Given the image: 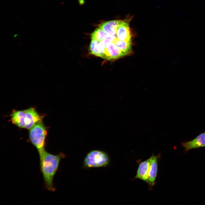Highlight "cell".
I'll return each mask as SVG.
<instances>
[{
  "mask_svg": "<svg viewBox=\"0 0 205 205\" xmlns=\"http://www.w3.org/2000/svg\"><path fill=\"white\" fill-rule=\"evenodd\" d=\"M65 157L62 152L55 155L46 150L39 157L40 171L43 176L44 187L47 190L51 192L56 190L54 178L58 170L61 160Z\"/></svg>",
  "mask_w": 205,
  "mask_h": 205,
  "instance_id": "6da1fadb",
  "label": "cell"
},
{
  "mask_svg": "<svg viewBox=\"0 0 205 205\" xmlns=\"http://www.w3.org/2000/svg\"><path fill=\"white\" fill-rule=\"evenodd\" d=\"M29 130L28 141L36 148L40 157L45 150L47 128L42 120L39 122Z\"/></svg>",
  "mask_w": 205,
  "mask_h": 205,
  "instance_id": "7a4b0ae2",
  "label": "cell"
},
{
  "mask_svg": "<svg viewBox=\"0 0 205 205\" xmlns=\"http://www.w3.org/2000/svg\"><path fill=\"white\" fill-rule=\"evenodd\" d=\"M109 162V157L106 152L99 150H94L86 155L83 162V167L86 168L105 167Z\"/></svg>",
  "mask_w": 205,
  "mask_h": 205,
  "instance_id": "3957f363",
  "label": "cell"
},
{
  "mask_svg": "<svg viewBox=\"0 0 205 205\" xmlns=\"http://www.w3.org/2000/svg\"><path fill=\"white\" fill-rule=\"evenodd\" d=\"M44 116L39 114L34 107L25 109V129L29 130L39 122L43 120Z\"/></svg>",
  "mask_w": 205,
  "mask_h": 205,
  "instance_id": "277c9868",
  "label": "cell"
},
{
  "mask_svg": "<svg viewBox=\"0 0 205 205\" xmlns=\"http://www.w3.org/2000/svg\"><path fill=\"white\" fill-rule=\"evenodd\" d=\"M130 18L121 21L117 29L116 36L118 39L123 41H131V34L129 26Z\"/></svg>",
  "mask_w": 205,
  "mask_h": 205,
  "instance_id": "5b68a950",
  "label": "cell"
},
{
  "mask_svg": "<svg viewBox=\"0 0 205 205\" xmlns=\"http://www.w3.org/2000/svg\"><path fill=\"white\" fill-rule=\"evenodd\" d=\"M124 56V54L118 47L112 42L105 48L102 58L110 60L117 59Z\"/></svg>",
  "mask_w": 205,
  "mask_h": 205,
  "instance_id": "8992f818",
  "label": "cell"
},
{
  "mask_svg": "<svg viewBox=\"0 0 205 205\" xmlns=\"http://www.w3.org/2000/svg\"><path fill=\"white\" fill-rule=\"evenodd\" d=\"M181 144L186 152L191 149L205 147V132L190 141L183 142Z\"/></svg>",
  "mask_w": 205,
  "mask_h": 205,
  "instance_id": "52a82bcc",
  "label": "cell"
},
{
  "mask_svg": "<svg viewBox=\"0 0 205 205\" xmlns=\"http://www.w3.org/2000/svg\"><path fill=\"white\" fill-rule=\"evenodd\" d=\"M150 164L149 158L141 162L138 166L135 178L147 183Z\"/></svg>",
  "mask_w": 205,
  "mask_h": 205,
  "instance_id": "ba28073f",
  "label": "cell"
},
{
  "mask_svg": "<svg viewBox=\"0 0 205 205\" xmlns=\"http://www.w3.org/2000/svg\"><path fill=\"white\" fill-rule=\"evenodd\" d=\"M158 158L157 155H153L149 158L150 164L147 184L150 187L153 186L155 184L158 171Z\"/></svg>",
  "mask_w": 205,
  "mask_h": 205,
  "instance_id": "9c48e42d",
  "label": "cell"
},
{
  "mask_svg": "<svg viewBox=\"0 0 205 205\" xmlns=\"http://www.w3.org/2000/svg\"><path fill=\"white\" fill-rule=\"evenodd\" d=\"M25 110H13L10 114V121L17 127L25 129Z\"/></svg>",
  "mask_w": 205,
  "mask_h": 205,
  "instance_id": "30bf717a",
  "label": "cell"
},
{
  "mask_svg": "<svg viewBox=\"0 0 205 205\" xmlns=\"http://www.w3.org/2000/svg\"><path fill=\"white\" fill-rule=\"evenodd\" d=\"M121 21V20H113L105 22L100 24L99 28L108 35H116L117 29Z\"/></svg>",
  "mask_w": 205,
  "mask_h": 205,
  "instance_id": "8fae6325",
  "label": "cell"
},
{
  "mask_svg": "<svg viewBox=\"0 0 205 205\" xmlns=\"http://www.w3.org/2000/svg\"><path fill=\"white\" fill-rule=\"evenodd\" d=\"M105 48L100 41L91 40L89 46L90 54L102 58Z\"/></svg>",
  "mask_w": 205,
  "mask_h": 205,
  "instance_id": "7c38bea8",
  "label": "cell"
},
{
  "mask_svg": "<svg viewBox=\"0 0 205 205\" xmlns=\"http://www.w3.org/2000/svg\"><path fill=\"white\" fill-rule=\"evenodd\" d=\"M113 42L114 43L124 54L125 56L132 52V41L121 40L116 37Z\"/></svg>",
  "mask_w": 205,
  "mask_h": 205,
  "instance_id": "4fadbf2b",
  "label": "cell"
},
{
  "mask_svg": "<svg viewBox=\"0 0 205 205\" xmlns=\"http://www.w3.org/2000/svg\"><path fill=\"white\" fill-rule=\"evenodd\" d=\"M107 34L101 28L96 29L91 34V40L101 41L107 37Z\"/></svg>",
  "mask_w": 205,
  "mask_h": 205,
  "instance_id": "5bb4252c",
  "label": "cell"
}]
</instances>
